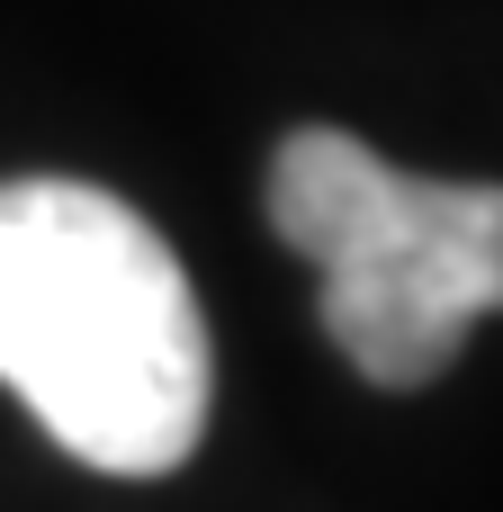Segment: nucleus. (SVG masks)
I'll return each mask as SVG.
<instances>
[{
  "label": "nucleus",
  "instance_id": "obj_2",
  "mask_svg": "<svg viewBox=\"0 0 503 512\" xmlns=\"http://www.w3.org/2000/svg\"><path fill=\"white\" fill-rule=\"evenodd\" d=\"M270 225L315 261L324 333L378 387H432L468 324L503 315L495 180H423L342 126H297L270 162Z\"/></svg>",
  "mask_w": 503,
  "mask_h": 512
},
{
  "label": "nucleus",
  "instance_id": "obj_1",
  "mask_svg": "<svg viewBox=\"0 0 503 512\" xmlns=\"http://www.w3.org/2000/svg\"><path fill=\"white\" fill-rule=\"evenodd\" d=\"M0 387L99 477H171L207 432V324L171 243L90 180H0Z\"/></svg>",
  "mask_w": 503,
  "mask_h": 512
}]
</instances>
